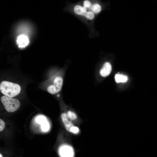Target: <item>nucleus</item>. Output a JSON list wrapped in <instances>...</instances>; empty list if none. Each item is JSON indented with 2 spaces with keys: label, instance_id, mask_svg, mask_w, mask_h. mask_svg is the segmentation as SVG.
Instances as JSON below:
<instances>
[{
  "label": "nucleus",
  "instance_id": "obj_1",
  "mask_svg": "<svg viewBox=\"0 0 157 157\" xmlns=\"http://www.w3.org/2000/svg\"><path fill=\"white\" fill-rule=\"evenodd\" d=\"M21 88L17 84L7 81H2L0 84V90L4 96L10 98L14 97L20 92Z\"/></svg>",
  "mask_w": 157,
  "mask_h": 157
},
{
  "label": "nucleus",
  "instance_id": "obj_2",
  "mask_svg": "<svg viewBox=\"0 0 157 157\" xmlns=\"http://www.w3.org/2000/svg\"><path fill=\"white\" fill-rule=\"evenodd\" d=\"M1 100L5 109L9 112H14L20 107V102L17 99L3 96L1 97Z\"/></svg>",
  "mask_w": 157,
  "mask_h": 157
},
{
  "label": "nucleus",
  "instance_id": "obj_3",
  "mask_svg": "<svg viewBox=\"0 0 157 157\" xmlns=\"http://www.w3.org/2000/svg\"><path fill=\"white\" fill-rule=\"evenodd\" d=\"M62 122L66 130L71 133L77 135L80 132L79 127L75 125L74 122L68 117L66 112L62 113L61 115Z\"/></svg>",
  "mask_w": 157,
  "mask_h": 157
},
{
  "label": "nucleus",
  "instance_id": "obj_4",
  "mask_svg": "<svg viewBox=\"0 0 157 157\" xmlns=\"http://www.w3.org/2000/svg\"><path fill=\"white\" fill-rule=\"evenodd\" d=\"M58 152L60 157H74V149L72 145L69 144L61 145L58 147Z\"/></svg>",
  "mask_w": 157,
  "mask_h": 157
},
{
  "label": "nucleus",
  "instance_id": "obj_5",
  "mask_svg": "<svg viewBox=\"0 0 157 157\" xmlns=\"http://www.w3.org/2000/svg\"><path fill=\"white\" fill-rule=\"evenodd\" d=\"M63 79L60 76L56 77L54 80L53 84L49 85L47 88L48 92L52 94H56L60 92L62 88Z\"/></svg>",
  "mask_w": 157,
  "mask_h": 157
},
{
  "label": "nucleus",
  "instance_id": "obj_6",
  "mask_svg": "<svg viewBox=\"0 0 157 157\" xmlns=\"http://www.w3.org/2000/svg\"><path fill=\"white\" fill-rule=\"evenodd\" d=\"M35 120L38 123L40 124L41 129L43 131L47 132L49 130L50 127V123L45 116L38 115L36 118Z\"/></svg>",
  "mask_w": 157,
  "mask_h": 157
},
{
  "label": "nucleus",
  "instance_id": "obj_7",
  "mask_svg": "<svg viewBox=\"0 0 157 157\" xmlns=\"http://www.w3.org/2000/svg\"><path fill=\"white\" fill-rule=\"evenodd\" d=\"M16 43L20 48L25 47L29 43V39L27 35L25 34L19 35L17 37Z\"/></svg>",
  "mask_w": 157,
  "mask_h": 157
},
{
  "label": "nucleus",
  "instance_id": "obj_8",
  "mask_svg": "<svg viewBox=\"0 0 157 157\" xmlns=\"http://www.w3.org/2000/svg\"><path fill=\"white\" fill-rule=\"evenodd\" d=\"M112 69L110 63L108 62H105L100 70V74L103 77L108 76L111 73Z\"/></svg>",
  "mask_w": 157,
  "mask_h": 157
},
{
  "label": "nucleus",
  "instance_id": "obj_9",
  "mask_svg": "<svg viewBox=\"0 0 157 157\" xmlns=\"http://www.w3.org/2000/svg\"><path fill=\"white\" fill-rule=\"evenodd\" d=\"M87 8L84 6L79 5H75L74 8V11L77 15L85 17L87 12Z\"/></svg>",
  "mask_w": 157,
  "mask_h": 157
},
{
  "label": "nucleus",
  "instance_id": "obj_10",
  "mask_svg": "<svg viewBox=\"0 0 157 157\" xmlns=\"http://www.w3.org/2000/svg\"><path fill=\"white\" fill-rule=\"evenodd\" d=\"M115 79L117 83L126 82L128 79L127 76L119 74H116L115 75Z\"/></svg>",
  "mask_w": 157,
  "mask_h": 157
},
{
  "label": "nucleus",
  "instance_id": "obj_11",
  "mask_svg": "<svg viewBox=\"0 0 157 157\" xmlns=\"http://www.w3.org/2000/svg\"><path fill=\"white\" fill-rule=\"evenodd\" d=\"M90 9V11L94 14H97L99 13L101 11V8L99 4L94 3L92 4Z\"/></svg>",
  "mask_w": 157,
  "mask_h": 157
},
{
  "label": "nucleus",
  "instance_id": "obj_12",
  "mask_svg": "<svg viewBox=\"0 0 157 157\" xmlns=\"http://www.w3.org/2000/svg\"><path fill=\"white\" fill-rule=\"evenodd\" d=\"M66 113L69 118L73 122L78 119V116L74 111L68 110L66 112Z\"/></svg>",
  "mask_w": 157,
  "mask_h": 157
},
{
  "label": "nucleus",
  "instance_id": "obj_13",
  "mask_svg": "<svg viewBox=\"0 0 157 157\" xmlns=\"http://www.w3.org/2000/svg\"><path fill=\"white\" fill-rule=\"evenodd\" d=\"M85 17L87 19L92 20L95 17V15L90 10L88 11L86 14Z\"/></svg>",
  "mask_w": 157,
  "mask_h": 157
},
{
  "label": "nucleus",
  "instance_id": "obj_14",
  "mask_svg": "<svg viewBox=\"0 0 157 157\" xmlns=\"http://www.w3.org/2000/svg\"><path fill=\"white\" fill-rule=\"evenodd\" d=\"M92 4L89 0H85L83 2V6L86 7L87 9H90L92 5Z\"/></svg>",
  "mask_w": 157,
  "mask_h": 157
},
{
  "label": "nucleus",
  "instance_id": "obj_15",
  "mask_svg": "<svg viewBox=\"0 0 157 157\" xmlns=\"http://www.w3.org/2000/svg\"><path fill=\"white\" fill-rule=\"evenodd\" d=\"M5 126V123L4 121L1 119H0V131H2Z\"/></svg>",
  "mask_w": 157,
  "mask_h": 157
},
{
  "label": "nucleus",
  "instance_id": "obj_16",
  "mask_svg": "<svg viewBox=\"0 0 157 157\" xmlns=\"http://www.w3.org/2000/svg\"><path fill=\"white\" fill-rule=\"evenodd\" d=\"M0 157H3L2 155L1 154H0Z\"/></svg>",
  "mask_w": 157,
  "mask_h": 157
}]
</instances>
